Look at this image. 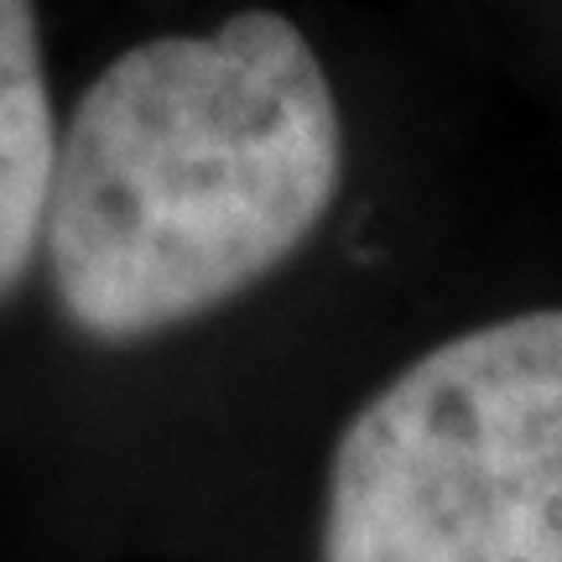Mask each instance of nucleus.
Here are the masks:
<instances>
[{"instance_id": "obj_2", "label": "nucleus", "mask_w": 562, "mask_h": 562, "mask_svg": "<svg viewBox=\"0 0 562 562\" xmlns=\"http://www.w3.org/2000/svg\"><path fill=\"white\" fill-rule=\"evenodd\" d=\"M323 562H562V307L438 344L360 406Z\"/></svg>"}, {"instance_id": "obj_1", "label": "nucleus", "mask_w": 562, "mask_h": 562, "mask_svg": "<svg viewBox=\"0 0 562 562\" xmlns=\"http://www.w3.org/2000/svg\"><path fill=\"white\" fill-rule=\"evenodd\" d=\"M339 178V104L286 16L140 42L58 136L42 220L53 286L104 344L178 328L292 261Z\"/></svg>"}, {"instance_id": "obj_3", "label": "nucleus", "mask_w": 562, "mask_h": 562, "mask_svg": "<svg viewBox=\"0 0 562 562\" xmlns=\"http://www.w3.org/2000/svg\"><path fill=\"white\" fill-rule=\"evenodd\" d=\"M53 157L58 131L32 0H0V297L21 281L42 245Z\"/></svg>"}]
</instances>
